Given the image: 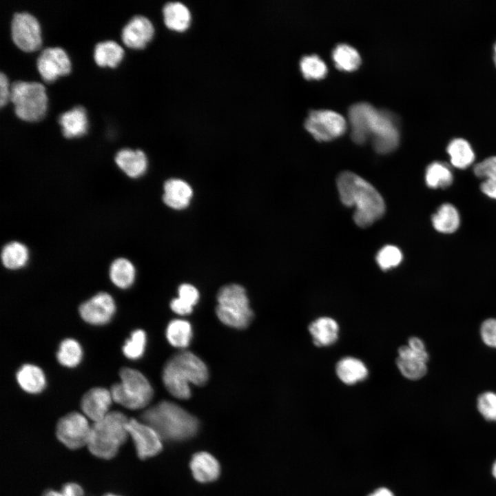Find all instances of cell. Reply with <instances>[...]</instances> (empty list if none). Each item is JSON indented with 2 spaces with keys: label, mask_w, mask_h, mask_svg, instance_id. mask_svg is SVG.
Here are the masks:
<instances>
[{
  "label": "cell",
  "mask_w": 496,
  "mask_h": 496,
  "mask_svg": "<svg viewBox=\"0 0 496 496\" xmlns=\"http://www.w3.org/2000/svg\"><path fill=\"white\" fill-rule=\"evenodd\" d=\"M351 136L358 144L369 138L375 150L380 154L395 149L400 140L397 120L391 112L380 110L366 102L350 106L348 111Z\"/></svg>",
  "instance_id": "obj_1"
},
{
  "label": "cell",
  "mask_w": 496,
  "mask_h": 496,
  "mask_svg": "<svg viewBox=\"0 0 496 496\" xmlns=\"http://www.w3.org/2000/svg\"><path fill=\"white\" fill-rule=\"evenodd\" d=\"M337 186L342 203L347 207H355L353 220L358 226H370L384 215L383 198L373 185L360 176L344 172L337 179Z\"/></svg>",
  "instance_id": "obj_2"
},
{
  "label": "cell",
  "mask_w": 496,
  "mask_h": 496,
  "mask_svg": "<svg viewBox=\"0 0 496 496\" xmlns=\"http://www.w3.org/2000/svg\"><path fill=\"white\" fill-rule=\"evenodd\" d=\"M141 417L163 440L185 441L195 436L199 430L196 417L178 404L167 400L147 409Z\"/></svg>",
  "instance_id": "obj_3"
},
{
  "label": "cell",
  "mask_w": 496,
  "mask_h": 496,
  "mask_svg": "<svg viewBox=\"0 0 496 496\" xmlns=\"http://www.w3.org/2000/svg\"><path fill=\"white\" fill-rule=\"evenodd\" d=\"M209 377L205 362L194 353L183 351L169 358L163 370L162 380L167 391L179 400L191 397L192 384H205Z\"/></svg>",
  "instance_id": "obj_4"
},
{
  "label": "cell",
  "mask_w": 496,
  "mask_h": 496,
  "mask_svg": "<svg viewBox=\"0 0 496 496\" xmlns=\"http://www.w3.org/2000/svg\"><path fill=\"white\" fill-rule=\"evenodd\" d=\"M129 419L121 412H109L91 426L88 442L90 451L96 457L111 459L118 453L129 435L127 425Z\"/></svg>",
  "instance_id": "obj_5"
},
{
  "label": "cell",
  "mask_w": 496,
  "mask_h": 496,
  "mask_svg": "<svg viewBox=\"0 0 496 496\" xmlns=\"http://www.w3.org/2000/svg\"><path fill=\"white\" fill-rule=\"evenodd\" d=\"M216 313L224 324L242 329L251 323L254 313L245 289L236 284L220 288L217 294Z\"/></svg>",
  "instance_id": "obj_6"
},
{
  "label": "cell",
  "mask_w": 496,
  "mask_h": 496,
  "mask_svg": "<svg viewBox=\"0 0 496 496\" xmlns=\"http://www.w3.org/2000/svg\"><path fill=\"white\" fill-rule=\"evenodd\" d=\"M119 377L121 381L110 389L113 401L132 410L146 407L154 395L146 377L139 371L128 367L121 369Z\"/></svg>",
  "instance_id": "obj_7"
},
{
  "label": "cell",
  "mask_w": 496,
  "mask_h": 496,
  "mask_svg": "<svg viewBox=\"0 0 496 496\" xmlns=\"http://www.w3.org/2000/svg\"><path fill=\"white\" fill-rule=\"evenodd\" d=\"M10 101L14 105L17 116L25 121H39L44 117L47 111L45 88L39 82H13L10 85Z\"/></svg>",
  "instance_id": "obj_8"
},
{
  "label": "cell",
  "mask_w": 496,
  "mask_h": 496,
  "mask_svg": "<svg viewBox=\"0 0 496 496\" xmlns=\"http://www.w3.org/2000/svg\"><path fill=\"white\" fill-rule=\"evenodd\" d=\"M304 126L316 139L327 141L342 135L347 122L342 115L333 110H315L309 112Z\"/></svg>",
  "instance_id": "obj_9"
},
{
  "label": "cell",
  "mask_w": 496,
  "mask_h": 496,
  "mask_svg": "<svg viewBox=\"0 0 496 496\" xmlns=\"http://www.w3.org/2000/svg\"><path fill=\"white\" fill-rule=\"evenodd\" d=\"M11 37L14 43L21 50L31 52L42 45L41 27L32 14L17 12L11 21Z\"/></svg>",
  "instance_id": "obj_10"
},
{
  "label": "cell",
  "mask_w": 496,
  "mask_h": 496,
  "mask_svg": "<svg viewBox=\"0 0 496 496\" xmlns=\"http://www.w3.org/2000/svg\"><path fill=\"white\" fill-rule=\"evenodd\" d=\"M91 432L86 417L77 412L62 417L56 425L58 439L70 449H77L88 444Z\"/></svg>",
  "instance_id": "obj_11"
},
{
  "label": "cell",
  "mask_w": 496,
  "mask_h": 496,
  "mask_svg": "<svg viewBox=\"0 0 496 496\" xmlns=\"http://www.w3.org/2000/svg\"><path fill=\"white\" fill-rule=\"evenodd\" d=\"M127 428L140 459L152 457L161 452L163 440L149 425L132 418L129 419Z\"/></svg>",
  "instance_id": "obj_12"
},
{
  "label": "cell",
  "mask_w": 496,
  "mask_h": 496,
  "mask_svg": "<svg viewBox=\"0 0 496 496\" xmlns=\"http://www.w3.org/2000/svg\"><path fill=\"white\" fill-rule=\"evenodd\" d=\"M71 61L66 52L60 47L43 49L37 59V68L42 79L51 83L71 71Z\"/></svg>",
  "instance_id": "obj_13"
},
{
  "label": "cell",
  "mask_w": 496,
  "mask_h": 496,
  "mask_svg": "<svg viewBox=\"0 0 496 496\" xmlns=\"http://www.w3.org/2000/svg\"><path fill=\"white\" fill-rule=\"evenodd\" d=\"M79 313L86 322L94 325L105 324L116 311L113 298L107 293L100 292L79 307Z\"/></svg>",
  "instance_id": "obj_14"
},
{
  "label": "cell",
  "mask_w": 496,
  "mask_h": 496,
  "mask_svg": "<svg viewBox=\"0 0 496 496\" xmlns=\"http://www.w3.org/2000/svg\"><path fill=\"white\" fill-rule=\"evenodd\" d=\"M154 34V28L149 19L136 15L123 26L121 39L130 48L142 49L152 39Z\"/></svg>",
  "instance_id": "obj_15"
},
{
  "label": "cell",
  "mask_w": 496,
  "mask_h": 496,
  "mask_svg": "<svg viewBox=\"0 0 496 496\" xmlns=\"http://www.w3.org/2000/svg\"><path fill=\"white\" fill-rule=\"evenodd\" d=\"M428 360V355L426 351H415L407 345L399 348L396 364L405 378L413 380H418L426 374Z\"/></svg>",
  "instance_id": "obj_16"
},
{
  "label": "cell",
  "mask_w": 496,
  "mask_h": 496,
  "mask_svg": "<svg viewBox=\"0 0 496 496\" xmlns=\"http://www.w3.org/2000/svg\"><path fill=\"white\" fill-rule=\"evenodd\" d=\"M112 401L110 391L103 387H94L83 395L81 408L87 417L96 422L109 413Z\"/></svg>",
  "instance_id": "obj_17"
},
{
  "label": "cell",
  "mask_w": 496,
  "mask_h": 496,
  "mask_svg": "<svg viewBox=\"0 0 496 496\" xmlns=\"http://www.w3.org/2000/svg\"><path fill=\"white\" fill-rule=\"evenodd\" d=\"M189 468L194 479L203 484L216 480L221 471L218 459L207 451L194 453L189 462Z\"/></svg>",
  "instance_id": "obj_18"
},
{
  "label": "cell",
  "mask_w": 496,
  "mask_h": 496,
  "mask_svg": "<svg viewBox=\"0 0 496 496\" xmlns=\"http://www.w3.org/2000/svg\"><path fill=\"white\" fill-rule=\"evenodd\" d=\"M63 135L72 138L82 136L86 134L88 120L85 109L81 106L73 108L62 113L58 119Z\"/></svg>",
  "instance_id": "obj_19"
},
{
  "label": "cell",
  "mask_w": 496,
  "mask_h": 496,
  "mask_svg": "<svg viewBox=\"0 0 496 496\" xmlns=\"http://www.w3.org/2000/svg\"><path fill=\"white\" fill-rule=\"evenodd\" d=\"M115 162L127 176L133 178L141 176L147 167V158L141 149H122L116 153Z\"/></svg>",
  "instance_id": "obj_20"
},
{
  "label": "cell",
  "mask_w": 496,
  "mask_h": 496,
  "mask_svg": "<svg viewBox=\"0 0 496 496\" xmlns=\"http://www.w3.org/2000/svg\"><path fill=\"white\" fill-rule=\"evenodd\" d=\"M192 194L191 187L186 182L172 178L165 183L163 200L169 207L182 209L189 205Z\"/></svg>",
  "instance_id": "obj_21"
},
{
  "label": "cell",
  "mask_w": 496,
  "mask_h": 496,
  "mask_svg": "<svg viewBox=\"0 0 496 496\" xmlns=\"http://www.w3.org/2000/svg\"><path fill=\"white\" fill-rule=\"evenodd\" d=\"M309 331L316 346L327 347L336 342L339 327L334 319L320 317L309 324Z\"/></svg>",
  "instance_id": "obj_22"
},
{
  "label": "cell",
  "mask_w": 496,
  "mask_h": 496,
  "mask_svg": "<svg viewBox=\"0 0 496 496\" xmlns=\"http://www.w3.org/2000/svg\"><path fill=\"white\" fill-rule=\"evenodd\" d=\"M16 378L20 387L32 394L41 393L46 384L43 371L34 364H25L21 366L17 372Z\"/></svg>",
  "instance_id": "obj_23"
},
{
  "label": "cell",
  "mask_w": 496,
  "mask_h": 496,
  "mask_svg": "<svg viewBox=\"0 0 496 496\" xmlns=\"http://www.w3.org/2000/svg\"><path fill=\"white\" fill-rule=\"evenodd\" d=\"M336 374L338 378L346 384H354L362 381L368 376V369L360 360L346 357L336 364Z\"/></svg>",
  "instance_id": "obj_24"
},
{
  "label": "cell",
  "mask_w": 496,
  "mask_h": 496,
  "mask_svg": "<svg viewBox=\"0 0 496 496\" xmlns=\"http://www.w3.org/2000/svg\"><path fill=\"white\" fill-rule=\"evenodd\" d=\"M164 22L170 30L183 32L191 22V14L187 7L180 2H169L163 9Z\"/></svg>",
  "instance_id": "obj_25"
},
{
  "label": "cell",
  "mask_w": 496,
  "mask_h": 496,
  "mask_svg": "<svg viewBox=\"0 0 496 496\" xmlns=\"http://www.w3.org/2000/svg\"><path fill=\"white\" fill-rule=\"evenodd\" d=\"M123 56V48L114 41H101L94 47V59L99 66L115 68L121 62Z\"/></svg>",
  "instance_id": "obj_26"
},
{
  "label": "cell",
  "mask_w": 496,
  "mask_h": 496,
  "mask_svg": "<svg viewBox=\"0 0 496 496\" xmlns=\"http://www.w3.org/2000/svg\"><path fill=\"white\" fill-rule=\"evenodd\" d=\"M451 165L458 169H466L474 161L475 154L468 141L463 138L451 139L446 147Z\"/></svg>",
  "instance_id": "obj_27"
},
{
  "label": "cell",
  "mask_w": 496,
  "mask_h": 496,
  "mask_svg": "<svg viewBox=\"0 0 496 496\" xmlns=\"http://www.w3.org/2000/svg\"><path fill=\"white\" fill-rule=\"evenodd\" d=\"M434 229L442 234L455 232L460 223L457 209L450 203H444L439 207L431 218Z\"/></svg>",
  "instance_id": "obj_28"
},
{
  "label": "cell",
  "mask_w": 496,
  "mask_h": 496,
  "mask_svg": "<svg viewBox=\"0 0 496 496\" xmlns=\"http://www.w3.org/2000/svg\"><path fill=\"white\" fill-rule=\"evenodd\" d=\"M136 270L127 259L120 258L114 260L110 268V278L113 284L121 289L130 287L134 282Z\"/></svg>",
  "instance_id": "obj_29"
},
{
  "label": "cell",
  "mask_w": 496,
  "mask_h": 496,
  "mask_svg": "<svg viewBox=\"0 0 496 496\" xmlns=\"http://www.w3.org/2000/svg\"><path fill=\"white\" fill-rule=\"evenodd\" d=\"M178 296L170 302L171 309L180 316L191 313L199 300L198 289L189 284H183L178 289Z\"/></svg>",
  "instance_id": "obj_30"
},
{
  "label": "cell",
  "mask_w": 496,
  "mask_h": 496,
  "mask_svg": "<svg viewBox=\"0 0 496 496\" xmlns=\"http://www.w3.org/2000/svg\"><path fill=\"white\" fill-rule=\"evenodd\" d=\"M166 338L168 342L176 348L187 347L192 338V328L190 323L182 319L170 321L166 329Z\"/></svg>",
  "instance_id": "obj_31"
},
{
  "label": "cell",
  "mask_w": 496,
  "mask_h": 496,
  "mask_svg": "<svg viewBox=\"0 0 496 496\" xmlns=\"http://www.w3.org/2000/svg\"><path fill=\"white\" fill-rule=\"evenodd\" d=\"M1 262L9 269H18L26 265L28 249L23 243L14 241L6 244L1 251Z\"/></svg>",
  "instance_id": "obj_32"
},
{
  "label": "cell",
  "mask_w": 496,
  "mask_h": 496,
  "mask_svg": "<svg viewBox=\"0 0 496 496\" xmlns=\"http://www.w3.org/2000/svg\"><path fill=\"white\" fill-rule=\"evenodd\" d=\"M453 180L451 169L446 164L434 161L426 169L425 181L430 188H444L450 186Z\"/></svg>",
  "instance_id": "obj_33"
},
{
  "label": "cell",
  "mask_w": 496,
  "mask_h": 496,
  "mask_svg": "<svg viewBox=\"0 0 496 496\" xmlns=\"http://www.w3.org/2000/svg\"><path fill=\"white\" fill-rule=\"evenodd\" d=\"M332 58L340 70L352 71L358 68L361 58L358 50L347 43H339L332 51Z\"/></svg>",
  "instance_id": "obj_34"
},
{
  "label": "cell",
  "mask_w": 496,
  "mask_h": 496,
  "mask_svg": "<svg viewBox=\"0 0 496 496\" xmlns=\"http://www.w3.org/2000/svg\"><path fill=\"white\" fill-rule=\"evenodd\" d=\"M83 351L80 344L72 338L63 340L56 353L59 362L66 367L76 366L81 361Z\"/></svg>",
  "instance_id": "obj_35"
},
{
  "label": "cell",
  "mask_w": 496,
  "mask_h": 496,
  "mask_svg": "<svg viewBox=\"0 0 496 496\" xmlns=\"http://www.w3.org/2000/svg\"><path fill=\"white\" fill-rule=\"evenodd\" d=\"M146 341V334L143 330H134L123 346V354L131 360L140 358L144 353Z\"/></svg>",
  "instance_id": "obj_36"
},
{
  "label": "cell",
  "mask_w": 496,
  "mask_h": 496,
  "mask_svg": "<svg viewBox=\"0 0 496 496\" xmlns=\"http://www.w3.org/2000/svg\"><path fill=\"white\" fill-rule=\"evenodd\" d=\"M304 76L307 79H320L325 76L327 68L325 63L317 54L304 55L300 61Z\"/></svg>",
  "instance_id": "obj_37"
},
{
  "label": "cell",
  "mask_w": 496,
  "mask_h": 496,
  "mask_svg": "<svg viewBox=\"0 0 496 496\" xmlns=\"http://www.w3.org/2000/svg\"><path fill=\"white\" fill-rule=\"evenodd\" d=\"M403 258L400 249L393 245L382 247L376 256V261L382 270H388L397 267Z\"/></svg>",
  "instance_id": "obj_38"
},
{
  "label": "cell",
  "mask_w": 496,
  "mask_h": 496,
  "mask_svg": "<svg viewBox=\"0 0 496 496\" xmlns=\"http://www.w3.org/2000/svg\"><path fill=\"white\" fill-rule=\"evenodd\" d=\"M477 409L487 420L496 422V393L488 391L477 398Z\"/></svg>",
  "instance_id": "obj_39"
},
{
  "label": "cell",
  "mask_w": 496,
  "mask_h": 496,
  "mask_svg": "<svg viewBox=\"0 0 496 496\" xmlns=\"http://www.w3.org/2000/svg\"><path fill=\"white\" fill-rule=\"evenodd\" d=\"M473 172L486 182L496 183V156H490L474 166Z\"/></svg>",
  "instance_id": "obj_40"
},
{
  "label": "cell",
  "mask_w": 496,
  "mask_h": 496,
  "mask_svg": "<svg viewBox=\"0 0 496 496\" xmlns=\"http://www.w3.org/2000/svg\"><path fill=\"white\" fill-rule=\"evenodd\" d=\"M480 334L483 342L490 347L496 348V319H487L481 325Z\"/></svg>",
  "instance_id": "obj_41"
},
{
  "label": "cell",
  "mask_w": 496,
  "mask_h": 496,
  "mask_svg": "<svg viewBox=\"0 0 496 496\" xmlns=\"http://www.w3.org/2000/svg\"><path fill=\"white\" fill-rule=\"evenodd\" d=\"M10 99V86L7 76L0 74V106L3 107Z\"/></svg>",
  "instance_id": "obj_42"
},
{
  "label": "cell",
  "mask_w": 496,
  "mask_h": 496,
  "mask_svg": "<svg viewBox=\"0 0 496 496\" xmlns=\"http://www.w3.org/2000/svg\"><path fill=\"white\" fill-rule=\"evenodd\" d=\"M61 493L63 496H83V490L78 484L70 482L63 486Z\"/></svg>",
  "instance_id": "obj_43"
},
{
  "label": "cell",
  "mask_w": 496,
  "mask_h": 496,
  "mask_svg": "<svg viewBox=\"0 0 496 496\" xmlns=\"http://www.w3.org/2000/svg\"><path fill=\"white\" fill-rule=\"evenodd\" d=\"M408 346L413 350L418 352L426 351L422 340L417 337H412L409 340Z\"/></svg>",
  "instance_id": "obj_44"
},
{
  "label": "cell",
  "mask_w": 496,
  "mask_h": 496,
  "mask_svg": "<svg viewBox=\"0 0 496 496\" xmlns=\"http://www.w3.org/2000/svg\"><path fill=\"white\" fill-rule=\"evenodd\" d=\"M368 496H395L391 490L385 487H381L375 489Z\"/></svg>",
  "instance_id": "obj_45"
},
{
  "label": "cell",
  "mask_w": 496,
  "mask_h": 496,
  "mask_svg": "<svg viewBox=\"0 0 496 496\" xmlns=\"http://www.w3.org/2000/svg\"><path fill=\"white\" fill-rule=\"evenodd\" d=\"M42 496H63L61 493L54 490H45Z\"/></svg>",
  "instance_id": "obj_46"
},
{
  "label": "cell",
  "mask_w": 496,
  "mask_h": 496,
  "mask_svg": "<svg viewBox=\"0 0 496 496\" xmlns=\"http://www.w3.org/2000/svg\"><path fill=\"white\" fill-rule=\"evenodd\" d=\"M493 61H494L495 65V66H496V41H495V43L494 45H493Z\"/></svg>",
  "instance_id": "obj_47"
},
{
  "label": "cell",
  "mask_w": 496,
  "mask_h": 496,
  "mask_svg": "<svg viewBox=\"0 0 496 496\" xmlns=\"http://www.w3.org/2000/svg\"><path fill=\"white\" fill-rule=\"evenodd\" d=\"M492 474L494 476V477L496 479V460L493 463L492 466Z\"/></svg>",
  "instance_id": "obj_48"
},
{
  "label": "cell",
  "mask_w": 496,
  "mask_h": 496,
  "mask_svg": "<svg viewBox=\"0 0 496 496\" xmlns=\"http://www.w3.org/2000/svg\"><path fill=\"white\" fill-rule=\"evenodd\" d=\"M103 496H121V495H116V494H114V493H107V494H105V495H103Z\"/></svg>",
  "instance_id": "obj_49"
}]
</instances>
